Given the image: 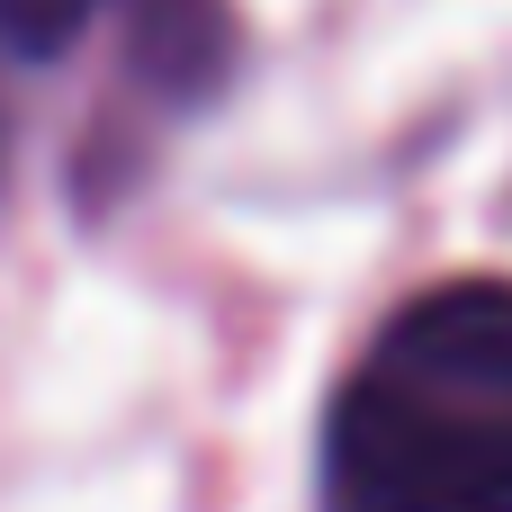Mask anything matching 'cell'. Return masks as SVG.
Instances as JSON below:
<instances>
[{
  "instance_id": "4",
  "label": "cell",
  "mask_w": 512,
  "mask_h": 512,
  "mask_svg": "<svg viewBox=\"0 0 512 512\" xmlns=\"http://www.w3.org/2000/svg\"><path fill=\"white\" fill-rule=\"evenodd\" d=\"M0 153H9V144H0Z\"/></svg>"
},
{
  "instance_id": "2",
  "label": "cell",
  "mask_w": 512,
  "mask_h": 512,
  "mask_svg": "<svg viewBox=\"0 0 512 512\" xmlns=\"http://www.w3.org/2000/svg\"><path fill=\"white\" fill-rule=\"evenodd\" d=\"M135 63H144L162 90H180V99L216 90V81H225V0H144V18H135Z\"/></svg>"
},
{
  "instance_id": "3",
  "label": "cell",
  "mask_w": 512,
  "mask_h": 512,
  "mask_svg": "<svg viewBox=\"0 0 512 512\" xmlns=\"http://www.w3.org/2000/svg\"><path fill=\"white\" fill-rule=\"evenodd\" d=\"M108 0H0V45L9 54H63Z\"/></svg>"
},
{
  "instance_id": "1",
  "label": "cell",
  "mask_w": 512,
  "mask_h": 512,
  "mask_svg": "<svg viewBox=\"0 0 512 512\" xmlns=\"http://www.w3.org/2000/svg\"><path fill=\"white\" fill-rule=\"evenodd\" d=\"M324 512H512V279L414 297L324 414Z\"/></svg>"
}]
</instances>
